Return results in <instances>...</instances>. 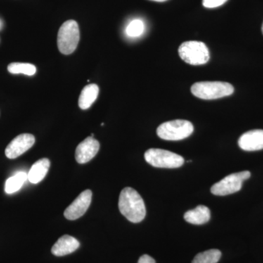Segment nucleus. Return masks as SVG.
<instances>
[{
  "mask_svg": "<svg viewBox=\"0 0 263 263\" xmlns=\"http://www.w3.org/2000/svg\"><path fill=\"white\" fill-rule=\"evenodd\" d=\"M119 209L123 216L133 223H139L146 214L144 201L139 193L131 187H126L121 192Z\"/></svg>",
  "mask_w": 263,
  "mask_h": 263,
  "instance_id": "nucleus-1",
  "label": "nucleus"
},
{
  "mask_svg": "<svg viewBox=\"0 0 263 263\" xmlns=\"http://www.w3.org/2000/svg\"><path fill=\"white\" fill-rule=\"evenodd\" d=\"M144 157L148 164L159 168H178L184 163L181 156L160 148H151L146 151Z\"/></svg>",
  "mask_w": 263,
  "mask_h": 263,
  "instance_id": "nucleus-6",
  "label": "nucleus"
},
{
  "mask_svg": "<svg viewBox=\"0 0 263 263\" xmlns=\"http://www.w3.org/2000/svg\"><path fill=\"white\" fill-rule=\"evenodd\" d=\"M151 1L158 2V3H163V2L167 1V0H151Z\"/></svg>",
  "mask_w": 263,
  "mask_h": 263,
  "instance_id": "nucleus-22",
  "label": "nucleus"
},
{
  "mask_svg": "<svg viewBox=\"0 0 263 263\" xmlns=\"http://www.w3.org/2000/svg\"><path fill=\"white\" fill-rule=\"evenodd\" d=\"M228 0H202V5L206 8H215L224 5Z\"/></svg>",
  "mask_w": 263,
  "mask_h": 263,
  "instance_id": "nucleus-20",
  "label": "nucleus"
},
{
  "mask_svg": "<svg viewBox=\"0 0 263 263\" xmlns=\"http://www.w3.org/2000/svg\"><path fill=\"white\" fill-rule=\"evenodd\" d=\"M262 34H263V24H262Z\"/></svg>",
  "mask_w": 263,
  "mask_h": 263,
  "instance_id": "nucleus-23",
  "label": "nucleus"
},
{
  "mask_svg": "<svg viewBox=\"0 0 263 263\" xmlns=\"http://www.w3.org/2000/svg\"><path fill=\"white\" fill-rule=\"evenodd\" d=\"M80 41L79 24L74 20H69L62 24L57 36V45L62 53L69 55L73 53Z\"/></svg>",
  "mask_w": 263,
  "mask_h": 263,
  "instance_id": "nucleus-3",
  "label": "nucleus"
},
{
  "mask_svg": "<svg viewBox=\"0 0 263 263\" xmlns=\"http://www.w3.org/2000/svg\"><path fill=\"white\" fill-rule=\"evenodd\" d=\"M127 34L130 37H138L144 31V24L139 19L133 20L127 27Z\"/></svg>",
  "mask_w": 263,
  "mask_h": 263,
  "instance_id": "nucleus-19",
  "label": "nucleus"
},
{
  "mask_svg": "<svg viewBox=\"0 0 263 263\" xmlns=\"http://www.w3.org/2000/svg\"><path fill=\"white\" fill-rule=\"evenodd\" d=\"M251 173L247 171L230 174L213 185L211 192L217 196H226L237 193L241 190L243 181L249 179Z\"/></svg>",
  "mask_w": 263,
  "mask_h": 263,
  "instance_id": "nucleus-7",
  "label": "nucleus"
},
{
  "mask_svg": "<svg viewBox=\"0 0 263 263\" xmlns=\"http://www.w3.org/2000/svg\"><path fill=\"white\" fill-rule=\"evenodd\" d=\"M138 263H156L155 259L150 257L148 254L141 256L138 259Z\"/></svg>",
  "mask_w": 263,
  "mask_h": 263,
  "instance_id": "nucleus-21",
  "label": "nucleus"
},
{
  "mask_svg": "<svg viewBox=\"0 0 263 263\" xmlns=\"http://www.w3.org/2000/svg\"><path fill=\"white\" fill-rule=\"evenodd\" d=\"M221 257L220 251L210 249L195 256L192 263H217Z\"/></svg>",
  "mask_w": 263,
  "mask_h": 263,
  "instance_id": "nucleus-17",
  "label": "nucleus"
},
{
  "mask_svg": "<svg viewBox=\"0 0 263 263\" xmlns=\"http://www.w3.org/2000/svg\"><path fill=\"white\" fill-rule=\"evenodd\" d=\"M80 247L79 240L70 235H65L58 239L51 249V252L57 257H62L75 252Z\"/></svg>",
  "mask_w": 263,
  "mask_h": 263,
  "instance_id": "nucleus-12",
  "label": "nucleus"
},
{
  "mask_svg": "<svg viewBox=\"0 0 263 263\" xmlns=\"http://www.w3.org/2000/svg\"><path fill=\"white\" fill-rule=\"evenodd\" d=\"M238 146L247 152L263 149V129H254L245 133L240 137Z\"/></svg>",
  "mask_w": 263,
  "mask_h": 263,
  "instance_id": "nucleus-11",
  "label": "nucleus"
},
{
  "mask_svg": "<svg viewBox=\"0 0 263 263\" xmlns=\"http://www.w3.org/2000/svg\"><path fill=\"white\" fill-rule=\"evenodd\" d=\"M185 220L190 224H203L207 223L211 219V212L209 208L205 205H200L195 208L193 210L188 211L185 213Z\"/></svg>",
  "mask_w": 263,
  "mask_h": 263,
  "instance_id": "nucleus-14",
  "label": "nucleus"
},
{
  "mask_svg": "<svg viewBox=\"0 0 263 263\" xmlns=\"http://www.w3.org/2000/svg\"><path fill=\"white\" fill-rule=\"evenodd\" d=\"M233 85L222 81H201L194 84L191 91L202 100H216L230 96L234 92Z\"/></svg>",
  "mask_w": 263,
  "mask_h": 263,
  "instance_id": "nucleus-2",
  "label": "nucleus"
},
{
  "mask_svg": "<svg viewBox=\"0 0 263 263\" xmlns=\"http://www.w3.org/2000/svg\"><path fill=\"white\" fill-rule=\"evenodd\" d=\"M50 165H51V162L47 158L41 159L33 164L27 174V179L29 182L37 183L43 181L47 174Z\"/></svg>",
  "mask_w": 263,
  "mask_h": 263,
  "instance_id": "nucleus-13",
  "label": "nucleus"
},
{
  "mask_svg": "<svg viewBox=\"0 0 263 263\" xmlns=\"http://www.w3.org/2000/svg\"><path fill=\"white\" fill-rule=\"evenodd\" d=\"M8 72L12 74H24L29 76L34 75L36 73V67L32 64L19 63V62H13L10 63L8 67Z\"/></svg>",
  "mask_w": 263,
  "mask_h": 263,
  "instance_id": "nucleus-18",
  "label": "nucleus"
},
{
  "mask_svg": "<svg viewBox=\"0 0 263 263\" xmlns=\"http://www.w3.org/2000/svg\"><path fill=\"white\" fill-rule=\"evenodd\" d=\"M27 174L24 172H18L9 178L5 182V191L7 194H13L18 192L27 181Z\"/></svg>",
  "mask_w": 263,
  "mask_h": 263,
  "instance_id": "nucleus-16",
  "label": "nucleus"
},
{
  "mask_svg": "<svg viewBox=\"0 0 263 263\" xmlns=\"http://www.w3.org/2000/svg\"><path fill=\"white\" fill-rule=\"evenodd\" d=\"M99 150L100 143L93 137H88L76 148V160L79 164L87 163L94 158Z\"/></svg>",
  "mask_w": 263,
  "mask_h": 263,
  "instance_id": "nucleus-10",
  "label": "nucleus"
},
{
  "mask_svg": "<svg viewBox=\"0 0 263 263\" xmlns=\"http://www.w3.org/2000/svg\"><path fill=\"white\" fill-rule=\"evenodd\" d=\"M181 60L191 65H205L210 60V52L206 45L200 41H186L179 48Z\"/></svg>",
  "mask_w": 263,
  "mask_h": 263,
  "instance_id": "nucleus-4",
  "label": "nucleus"
},
{
  "mask_svg": "<svg viewBox=\"0 0 263 263\" xmlns=\"http://www.w3.org/2000/svg\"><path fill=\"white\" fill-rule=\"evenodd\" d=\"M193 132V124L181 119L162 123L157 129V136L165 141H181L191 136Z\"/></svg>",
  "mask_w": 263,
  "mask_h": 263,
  "instance_id": "nucleus-5",
  "label": "nucleus"
},
{
  "mask_svg": "<svg viewBox=\"0 0 263 263\" xmlns=\"http://www.w3.org/2000/svg\"><path fill=\"white\" fill-rule=\"evenodd\" d=\"M92 198L91 190H85L66 209L64 215L69 220H76L81 217L89 209Z\"/></svg>",
  "mask_w": 263,
  "mask_h": 263,
  "instance_id": "nucleus-8",
  "label": "nucleus"
},
{
  "mask_svg": "<svg viewBox=\"0 0 263 263\" xmlns=\"http://www.w3.org/2000/svg\"><path fill=\"white\" fill-rule=\"evenodd\" d=\"M99 86L97 84H89L85 86L79 97V105L82 110H87L91 106L99 95Z\"/></svg>",
  "mask_w": 263,
  "mask_h": 263,
  "instance_id": "nucleus-15",
  "label": "nucleus"
},
{
  "mask_svg": "<svg viewBox=\"0 0 263 263\" xmlns=\"http://www.w3.org/2000/svg\"><path fill=\"white\" fill-rule=\"evenodd\" d=\"M35 143V138L32 134L24 133L17 136L5 149V155L8 159H15L32 148Z\"/></svg>",
  "mask_w": 263,
  "mask_h": 263,
  "instance_id": "nucleus-9",
  "label": "nucleus"
}]
</instances>
